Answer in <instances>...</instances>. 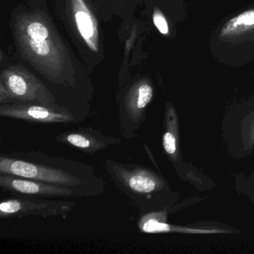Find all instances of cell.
Instances as JSON below:
<instances>
[{"mask_svg":"<svg viewBox=\"0 0 254 254\" xmlns=\"http://www.w3.org/2000/svg\"><path fill=\"white\" fill-rule=\"evenodd\" d=\"M0 173L34 180L56 185L64 186L82 191L84 194L87 182L78 171H69L45 163H33L11 157H0Z\"/></svg>","mask_w":254,"mask_h":254,"instance_id":"1","label":"cell"},{"mask_svg":"<svg viewBox=\"0 0 254 254\" xmlns=\"http://www.w3.org/2000/svg\"><path fill=\"white\" fill-rule=\"evenodd\" d=\"M105 167L120 190L139 208L143 206V201L149 200L161 186L157 176L140 165L126 164L109 160L105 163Z\"/></svg>","mask_w":254,"mask_h":254,"instance_id":"2","label":"cell"},{"mask_svg":"<svg viewBox=\"0 0 254 254\" xmlns=\"http://www.w3.org/2000/svg\"><path fill=\"white\" fill-rule=\"evenodd\" d=\"M75 206V202L44 197L8 199L0 203V217L4 218H23L29 215L44 218L65 216Z\"/></svg>","mask_w":254,"mask_h":254,"instance_id":"3","label":"cell"},{"mask_svg":"<svg viewBox=\"0 0 254 254\" xmlns=\"http://www.w3.org/2000/svg\"><path fill=\"white\" fill-rule=\"evenodd\" d=\"M0 187L16 195L44 198H68L85 195L82 191L64 186L41 182L0 173Z\"/></svg>","mask_w":254,"mask_h":254,"instance_id":"4","label":"cell"},{"mask_svg":"<svg viewBox=\"0 0 254 254\" xmlns=\"http://www.w3.org/2000/svg\"><path fill=\"white\" fill-rule=\"evenodd\" d=\"M0 116L40 124L66 123L74 120V116L66 108L41 103L2 105L0 107Z\"/></svg>","mask_w":254,"mask_h":254,"instance_id":"5","label":"cell"},{"mask_svg":"<svg viewBox=\"0 0 254 254\" xmlns=\"http://www.w3.org/2000/svg\"><path fill=\"white\" fill-rule=\"evenodd\" d=\"M55 139L58 142L75 147L86 154H95L111 145L120 143V139L102 134L90 127L61 133Z\"/></svg>","mask_w":254,"mask_h":254,"instance_id":"6","label":"cell"},{"mask_svg":"<svg viewBox=\"0 0 254 254\" xmlns=\"http://www.w3.org/2000/svg\"><path fill=\"white\" fill-rule=\"evenodd\" d=\"M254 36V8L247 10L229 20L221 28L219 38L224 42L236 43Z\"/></svg>","mask_w":254,"mask_h":254,"instance_id":"7","label":"cell"},{"mask_svg":"<svg viewBox=\"0 0 254 254\" xmlns=\"http://www.w3.org/2000/svg\"><path fill=\"white\" fill-rule=\"evenodd\" d=\"M75 21L80 35L93 51H97L98 30L96 20L83 0H72Z\"/></svg>","mask_w":254,"mask_h":254,"instance_id":"8","label":"cell"},{"mask_svg":"<svg viewBox=\"0 0 254 254\" xmlns=\"http://www.w3.org/2000/svg\"><path fill=\"white\" fill-rule=\"evenodd\" d=\"M154 96V90L149 84H141L136 92L129 96L125 104V119L130 123H140L144 117V111L151 102ZM121 116V117H123Z\"/></svg>","mask_w":254,"mask_h":254,"instance_id":"9","label":"cell"},{"mask_svg":"<svg viewBox=\"0 0 254 254\" xmlns=\"http://www.w3.org/2000/svg\"><path fill=\"white\" fill-rule=\"evenodd\" d=\"M27 34L30 39L36 41H46L50 36V31L48 28L40 23L33 22L30 23L27 28Z\"/></svg>","mask_w":254,"mask_h":254,"instance_id":"10","label":"cell"},{"mask_svg":"<svg viewBox=\"0 0 254 254\" xmlns=\"http://www.w3.org/2000/svg\"><path fill=\"white\" fill-rule=\"evenodd\" d=\"M153 22L154 26H156L159 32L163 35L169 34V24L166 17L163 15V13L159 10H155L153 14Z\"/></svg>","mask_w":254,"mask_h":254,"instance_id":"11","label":"cell"},{"mask_svg":"<svg viewBox=\"0 0 254 254\" xmlns=\"http://www.w3.org/2000/svg\"><path fill=\"white\" fill-rule=\"evenodd\" d=\"M163 145L169 155H173L176 152V138L170 130L165 132L163 137Z\"/></svg>","mask_w":254,"mask_h":254,"instance_id":"12","label":"cell"},{"mask_svg":"<svg viewBox=\"0 0 254 254\" xmlns=\"http://www.w3.org/2000/svg\"><path fill=\"white\" fill-rule=\"evenodd\" d=\"M29 46L35 54L41 56H46L50 53V45L48 41H36L29 40Z\"/></svg>","mask_w":254,"mask_h":254,"instance_id":"13","label":"cell"}]
</instances>
